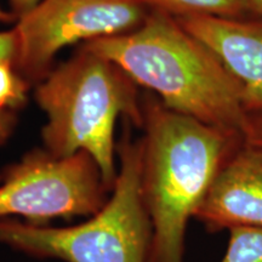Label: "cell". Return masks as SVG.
I'll use <instances>...</instances> for the list:
<instances>
[{
  "instance_id": "2",
  "label": "cell",
  "mask_w": 262,
  "mask_h": 262,
  "mask_svg": "<svg viewBox=\"0 0 262 262\" xmlns=\"http://www.w3.org/2000/svg\"><path fill=\"white\" fill-rule=\"evenodd\" d=\"M81 47L113 62L170 110L244 135L249 114L241 84L173 16L149 10L134 31Z\"/></svg>"
},
{
  "instance_id": "17",
  "label": "cell",
  "mask_w": 262,
  "mask_h": 262,
  "mask_svg": "<svg viewBox=\"0 0 262 262\" xmlns=\"http://www.w3.org/2000/svg\"><path fill=\"white\" fill-rule=\"evenodd\" d=\"M12 18H15L12 14H8V12H5L4 10L0 8V21L2 22H9L11 21Z\"/></svg>"
},
{
  "instance_id": "12",
  "label": "cell",
  "mask_w": 262,
  "mask_h": 262,
  "mask_svg": "<svg viewBox=\"0 0 262 262\" xmlns=\"http://www.w3.org/2000/svg\"><path fill=\"white\" fill-rule=\"evenodd\" d=\"M17 54V38L14 28L0 32V61H15Z\"/></svg>"
},
{
  "instance_id": "6",
  "label": "cell",
  "mask_w": 262,
  "mask_h": 262,
  "mask_svg": "<svg viewBox=\"0 0 262 262\" xmlns=\"http://www.w3.org/2000/svg\"><path fill=\"white\" fill-rule=\"evenodd\" d=\"M148 12L137 0H40L16 19V70L38 85L62 49L134 31Z\"/></svg>"
},
{
  "instance_id": "10",
  "label": "cell",
  "mask_w": 262,
  "mask_h": 262,
  "mask_svg": "<svg viewBox=\"0 0 262 262\" xmlns=\"http://www.w3.org/2000/svg\"><path fill=\"white\" fill-rule=\"evenodd\" d=\"M220 262H262V228L233 227Z\"/></svg>"
},
{
  "instance_id": "11",
  "label": "cell",
  "mask_w": 262,
  "mask_h": 262,
  "mask_svg": "<svg viewBox=\"0 0 262 262\" xmlns=\"http://www.w3.org/2000/svg\"><path fill=\"white\" fill-rule=\"evenodd\" d=\"M29 84L16 70L14 61H0V111L16 113L27 102Z\"/></svg>"
},
{
  "instance_id": "15",
  "label": "cell",
  "mask_w": 262,
  "mask_h": 262,
  "mask_svg": "<svg viewBox=\"0 0 262 262\" xmlns=\"http://www.w3.org/2000/svg\"><path fill=\"white\" fill-rule=\"evenodd\" d=\"M40 0H9L10 6H11L12 16L17 19L21 16L27 14L29 10H32Z\"/></svg>"
},
{
  "instance_id": "13",
  "label": "cell",
  "mask_w": 262,
  "mask_h": 262,
  "mask_svg": "<svg viewBox=\"0 0 262 262\" xmlns=\"http://www.w3.org/2000/svg\"><path fill=\"white\" fill-rule=\"evenodd\" d=\"M243 140L248 145L262 148V116H249Z\"/></svg>"
},
{
  "instance_id": "16",
  "label": "cell",
  "mask_w": 262,
  "mask_h": 262,
  "mask_svg": "<svg viewBox=\"0 0 262 262\" xmlns=\"http://www.w3.org/2000/svg\"><path fill=\"white\" fill-rule=\"evenodd\" d=\"M249 15L262 17V0H247Z\"/></svg>"
},
{
  "instance_id": "14",
  "label": "cell",
  "mask_w": 262,
  "mask_h": 262,
  "mask_svg": "<svg viewBox=\"0 0 262 262\" xmlns=\"http://www.w3.org/2000/svg\"><path fill=\"white\" fill-rule=\"evenodd\" d=\"M16 126V113L0 111V147L8 142Z\"/></svg>"
},
{
  "instance_id": "4",
  "label": "cell",
  "mask_w": 262,
  "mask_h": 262,
  "mask_svg": "<svg viewBox=\"0 0 262 262\" xmlns=\"http://www.w3.org/2000/svg\"><path fill=\"white\" fill-rule=\"evenodd\" d=\"M118 175L102 209L71 226L0 219V247L62 262H148L152 226L141 191L142 139L126 127L117 143Z\"/></svg>"
},
{
  "instance_id": "7",
  "label": "cell",
  "mask_w": 262,
  "mask_h": 262,
  "mask_svg": "<svg viewBox=\"0 0 262 262\" xmlns=\"http://www.w3.org/2000/svg\"><path fill=\"white\" fill-rule=\"evenodd\" d=\"M219 57L239 81L249 116H262V17H175Z\"/></svg>"
},
{
  "instance_id": "9",
  "label": "cell",
  "mask_w": 262,
  "mask_h": 262,
  "mask_svg": "<svg viewBox=\"0 0 262 262\" xmlns=\"http://www.w3.org/2000/svg\"><path fill=\"white\" fill-rule=\"evenodd\" d=\"M148 10H156L173 17L191 15L245 17L249 15L247 0H137Z\"/></svg>"
},
{
  "instance_id": "8",
  "label": "cell",
  "mask_w": 262,
  "mask_h": 262,
  "mask_svg": "<svg viewBox=\"0 0 262 262\" xmlns=\"http://www.w3.org/2000/svg\"><path fill=\"white\" fill-rule=\"evenodd\" d=\"M194 219L211 233L262 228V148L243 142L216 175Z\"/></svg>"
},
{
  "instance_id": "3",
  "label": "cell",
  "mask_w": 262,
  "mask_h": 262,
  "mask_svg": "<svg viewBox=\"0 0 262 262\" xmlns=\"http://www.w3.org/2000/svg\"><path fill=\"white\" fill-rule=\"evenodd\" d=\"M34 98L47 120L42 147L55 157L85 152L112 191L118 175L116 126L120 117L142 124L136 84L113 62L81 47L37 85Z\"/></svg>"
},
{
  "instance_id": "1",
  "label": "cell",
  "mask_w": 262,
  "mask_h": 262,
  "mask_svg": "<svg viewBox=\"0 0 262 262\" xmlns=\"http://www.w3.org/2000/svg\"><path fill=\"white\" fill-rule=\"evenodd\" d=\"M141 191L152 226L148 262H185L188 222L224 164L243 145L241 134L142 100Z\"/></svg>"
},
{
  "instance_id": "5",
  "label": "cell",
  "mask_w": 262,
  "mask_h": 262,
  "mask_svg": "<svg viewBox=\"0 0 262 262\" xmlns=\"http://www.w3.org/2000/svg\"><path fill=\"white\" fill-rule=\"evenodd\" d=\"M111 192L88 153L55 157L39 147L0 170V219L48 225L89 217L103 208Z\"/></svg>"
}]
</instances>
